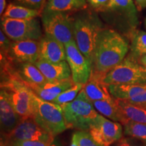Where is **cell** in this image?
<instances>
[{
	"instance_id": "obj_28",
	"label": "cell",
	"mask_w": 146,
	"mask_h": 146,
	"mask_svg": "<svg viewBox=\"0 0 146 146\" xmlns=\"http://www.w3.org/2000/svg\"><path fill=\"white\" fill-rule=\"evenodd\" d=\"M78 146H102L96 142L87 131H77Z\"/></svg>"
},
{
	"instance_id": "obj_12",
	"label": "cell",
	"mask_w": 146,
	"mask_h": 146,
	"mask_svg": "<svg viewBox=\"0 0 146 146\" xmlns=\"http://www.w3.org/2000/svg\"><path fill=\"white\" fill-rule=\"evenodd\" d=\"M12 62L35 64L40 59V41L26 40L12 41L8 56Z\"/></svg>"
},
{
	"instance_id": "obj_10",
	"label": "cell",
	"mask_w": 146,
	"mask_h": 146,
	"mask_svg": "<svg viewBox=\"0 0 146 146\" xmlns=\"http://www.w3.org/2000/svg\"><path fill=\"white\" fill-rule=\"evenodd\" d=\"M65 48L73 81L74 83L85 85L90 78L92 65L78 49L74 40L65 44Z\"/></svg>"
},
{
	"instance_id": "obj_29",
	"label": "cell",
	"mask_w": 146,
	"mask_h": 146,
	"mask_svg": "<svg viewBox=\"0 0 146 146\" xmlns=\"http://www.w3.org/2000/svg\"><path fill=\"white\" fill-rule=\"evenodd\" d=\"M46 0H15L14 3L23 5L32 10L39 11L44 8Z\"/></svg>"
},
{
	"instance_id": "obj_34",
	"label": "cell",
	"mask_w": 146,
	"mask_h": 146,
	"mask_svg": "<svg viewBox=\"0 0 146 146\" xmlns=\"http://www.w3.org/2000/svg\"><path fill=\"white\" fill-rule=\"evenodd\" d=\"M70 146H78V137H77V133H74L72 135V139H71V143Z\"/></svg>"
},
{
	"instance_id": "obj_8",
	"label": "cell",
	"mask_w": 146,
	"mask_h": 146,
	"mask_svg": "<svg viewBox=\"0 0 146 146\" xmlns=\"http://www.w3.org/2000/svg\"><path fill=\"white\" fill-rule=\"evenodd\" d=\"M1 29L12 41H40L43 36L41 24L36 18L22 20L2 17Z\"/></svg>"
},
{
	"instance_id": "obj_18",
	"label": "cell",
	"mask_w": 146,
	"mask_h": 146,
	"mask_svg": "<svg viewBox=\"0 0 146 146\" xmlns=\"http://www.w3.org/2000/svg\"><path fill=\"white\" fill-rule=\"evenodd\" d=\"M93 104L97 112L113 121L118 122L124 125L129 120L122 112L114 98L111 100H98V101L93 102Z\"/></svg>"
},
{
	"instance_id": "obj_16",
	"label": "cell",
	"mask_w": 146,
	"mask_h": 146,
	"mask_svg": "<svg viewBox=\"0 0 146 146\" xmlns=\"http://www.w3.org/2000/svg\"><path fill=\"white\" fill-rule=\"evenodd\" d=\"M106 74L92 71L90 78L84 85L83 89L87 98L91 102L98 100H111L114 97L110 93L108 86L104 82Z\"/></svg>"
},
{
	"instance_id": "obj_19",
	"label": "cell",
	"mask_w": 146,
	"mask_h": 146,
	"mask_svg": "<svg viewBox=\"0 0 146 146\" xmlns=\"http://www.w3.org/2000/svg\"><path fill=\"white\" fill-rule=\"evenodd\" d=\"M133 0H110L104 11L115 12L127 18L133 27L138 23L137 11Z\"/></svg>"
},
{
	"instance_id": "obj_21",
	"label": "cell",
	"mask_w": 146,
	"mask_h": 146,
	"mask_svg": "<svg viewBox=\"0 0 146 146\" xmlns=\"http://www.w3.org/2000/svg\"><path fill=\"white\" fill-rule=\"evenodd\" d=\"M108 89L116 99L129 100L146 93V85L112 84L108 85Z\"/></svg>"
},
{
	"instance_id": "obj_4",
	"label": "cell",
	"mask_w": 146,
	"mask_h": 146,
	"mask_svg": "<svg viewBox=\"0 0 146 146\" xmlns=\"http://www.w3.org/2000/svg\"><path fill=\"white\" fill-rule=\"evenodd\" d=\"M1 87L6 91L16 112L23 118H33L36 94L24 83L18 72L1 80Z\"/></svg>"
},
{
	"instance_id": "obj_24",
	"label": "cell",
	"mask_w": 146,
	"mask_h": 146,
	"mask_svg": "<svg viewBox=\"0 0 146 146\" xmlns=\"http://www.w3.org/2000/svg\"><path fill=\"white\" fill-rule=\"evenodd\" d=\"M41 12L39 11L32 10L23 5L11 3L7 6L2 17L22 20L33 19L39 16Z\"/></svg>"
},
{
	"instance_id": "obj_25",
	"label": "cell",
	"mask_w": 146,
	"mask_h": 146,
	"mask_svg": "<svg viewBox=\"0 0 146 146\" xmlns=\"http://www.w3.org/2000/svg\"><path fill=\"white\" fill-rule=\"evenodd\" d=\"M131 53L133 58L139 60L146 55V32L143 31H133L131 37Z\"/></svg>"
},
{
	"instance_id": "obj_11",
	"label": "cell",
	"mask_w": 146,
	"mask_h": 146,
	"mask_svg": "<svg viewBox=\"0 0 146 146\" xmlns=\"http://www.w3.org/2000/svg\"><path fill=\"white\" fill-rule=\"evenodd\" d=\"M89 133L100 145L111 146L122 138L123 128L120 123L110 120L98 114Z\"/></svg>"
},
{
	"instance_id": "obj_7",
	"label": "cell",
	"mask_w": 146,
	"mask_h": 146,
	"mask_svg": "<svg viewBox=\"0 0 146 146\" xmlns=\"http://www.w3.org/2000/svg\"><path fill=\"white\" fill-rule=\"evenodd\" d=\"M33 119L54 137L67 129L61 106L45 101L36 95Z\"/></svg>"
},
{
	"instance_id": "obj_17",
	"label": "cell",
	"mask_w": 146,
	"mask_h": 146,
	"mask_svg": "<svg viewBox=\"0 0 146 146\" xmlns=\"http://www.w3.org/2000/svg\"><path fill=\"white\" fill-rule=\"evenodd\" d=\"M72 78L58 81H47L42 85H27L41 99L52 102L60 94L74 85Z\"/></svg>"
},
{
	"instance_id": "obj_23",
	"label": "cell",
	"mask_w": 146,
	"mask_h": 146,
	"mask_svg": "<svg viewBox=\"0 0 146 146\" xmlns=\"http://www.w3.org/2000/svg\"><path fill=\"white\" fill-rule=\"evenodd\" d=\"M116 101L127 118L138 123L146 124V108L133 104L127 100L116 99Z\"/></svg>"
},
{
	"instance_id": "obj_1",
	"label": "cell",
	"mask_w": 146,
	"mask_h": 146,
	"mask_svg": "<svg viewBox=\"0 0 146 146\" xmlns=\"http://www.w3.org/2000/svg\"><path fill=\"white\" fill-rule=\"evenodd\" d=\"M129 48L128 41L120 33L104 28L97 39L92 71L106 74L127 57Z\"/></svg>"
},
{
	"instance_id": "obj_3",
	"label": "cell",
	"mask_w": 146,
	"mask_h": 146,
	"mask_svg": "<svg viewBox=\"0 0 146 146\" xmlns=\"http://www.w3.org/2000/svg\"><path fill=\"white\" fill-rule=\"evenodd\" d=\"M61 106L67 129L89 131L98 116L93 102L83 89L73 101Z\"/></svg>"
},
{
	"instance_id": "obj_27",
	"label": "cell",
	"mask_w": 146,
	"mask_h": 146,
	"mask_svg": "<svg viewBox=\"0 0 146 146\" xmlns=\"http://www.w3.org/2000/svg\"><path fill=\"white\" fill-rule=\"evenodd\" d=\"M83 85L75 83L72 87H70V88L65 90L62 94H60L52 102L60 106L71 102L77 97L78 94L83 89Z\"/></svg>"
},
{
	"instance_id": "obj_32",
	"label": "cell",
	"mask_w": 146,
	"mask_h": 146,
	"mask_svg": "<svg viewBox=\"0 0 146 146\" xmlns=\"http://www.w3.org/2000/svg\"><path fill=\"white\" fill-rule=\"evenodd\" d=\"M51 143L41 141H23L15 142L9 146H51Z\"/></svg>"
},
{
	"instance_id": "obj_35",
	"label": "cell",
	"mask_w": 146,
	"mask_h": 146,
	"mask_svg": "<svg viewBox=\"0 0 146 146\" xmlns=\"http://www.w3.org/2000/svg\"><path fill=\"white\" fill-rule=\"evenodd\" d=\"M135 1L139 10L146 8V0H135Z\"/></svg>"
},
{
	"instance_id": "obj_33",
	"label": "cell",
	"mask_w": 146,
	"mask_h": 146,
	"mask_svg": "<svg viewBox=\"0 0 146 146\" xmlns=\"http://www.w3.org/2000/svg\"><path fill=\"white\" fill-rule=\"evenodd\" d=\"M87 1L93 8L104 11L108 4L110 0H87Z\"/></svg>"
},
{
	"instance_id": "obj_14",
	"label": "cell",
	"mask_w": 146,
	"mask_h": 146,
	"mask_svg": "<svg viewBox=\"0 0 146 146\" xmlns=\"http://www.w3.org/2000/svg\"><path fill=\"white\" fill-rule=\"evenodd\" d=\"M35 64L48 81H58L72 78L71 70L66 60L52 62L40 59Z\"/></svg>"
},
{
	"instance_id": "obj_39",
	"label": "cell",
	"mask_w": 146,
	"mask_h": 146,
	"mask_svg": "<svg viewBox=\"0 0 146 146\" xmlns=\"http://www.w3.org/2000/svg\"><path fill=\"white\" fill-rule=\"evenodd\" d=\"M142 107V106H141ZM143 108H146V105L145 106H143Z\"/></svg>"
},
{
	"instance_id": "obj_38",
	"label": "cell",
	"mask_w": 146,
	"mask_h": 146,
	"mask_svg": "<svg viewBox=\"0 0 146 146\" xmlns=\"http://www.w3.org/2000/svg\"><path fill=\"white\" fill-rule=\"evenodd\" d=\"M145 28H146V18H145Z\"/></svg>"
},
{
	"instance_id": "obj_31",
	"label": "cell",
	"mask_w": 146,
	"mask_h": 146,
	"mask_svg": "<svg viewBox=\"0 0 146 146\" xmlns=\"http://www.w3.org/2000/svg\"><path fill=\"white\" fill-rule=\"evenodd\" d=\"M112 146H144L141 141L133 137H122Z\"/></svg>"
},
{
	"instance_id": "obj_40",
	"label": "cell",
	"mask_w": 146,
	"mask_h": 146,
	"mask_svg": "<svg viewBox=\"0 0 146 146\" xmlns=\"http://www.w3.org/2000/svg\"><path fill=\"white\" fill-rule=\"evenodd\" d=\"M145 146H146V141H145Z\"/></svg>"
},
{
	"instance_id": "obj_2",
	"label": "cell",
	"mask_w": 146,
	"mask_h": 146,
	"mask_svg": "<svg viewBox=\"0 0 146 146\" xmlns=\"http://www.w3.org/2000/svg\"><path fill=\"white\" fill-rule=\"evenodd\" d=\"M103 29L101 20L94 11L85 9L74 17V40L91 65L98 36Z\"/></svg>"
},
{
	"instance_id": "obj_20",
	"label": "cell",
	"mask_w": 146,
	"mask_h": 146,
	"mask_svg": "<svg viewBox=\"0 0 146 146\" xmlns=\"http://www.w3.org/2000/svg\"><path fill=\"white\" fill-rule=\"evenodd\" d=\"M17 72L27 85H42L48 81L35 64H19Z\"/></svg>"
},
{
	"instance_id": "obj_6",
	"label": "cell",
	"mask_w": 146,
	"mask_h": 146,
	"mask_svg": "<svg viewBox=\"0 0 146 146\" xmlns=\"http://www.w3.org/2000/svg\"><path fill=\"white\" fill-rule=\"evenodd\" d=\"M41 23L46 35L64 45L74 40V17L68 12L43 10Z\"/></svg>"
},
{
	"instance_id": "obj_26",
	"label": "cell",
	"mask_w": 146,
	"mask_h": 146,
	"mask_svg": "<svg viewBox=\"0 0 146 146\" xmlns=\"http://www.w3.org/2000/svg\"><path fill=\"white\" fill-rule=\"evenodd\" d=\"M124 133L126 135L146 141V124L129 120L124 125Z\"/></svg>"
},
{
	"instance_id": "obj_30",
	"label": "cell",
	"mask_w": 146,
	"mask_h": 146,
	"mask_svg": "<svg viewBox=\"0 0 146 146\" xmlns=\"http://www.w3.org/2000/svg\"><path fill=\"white\" fill-rule=\"evenodd\" d=\"M12 42L11 39L7 36L3 31H0V47H1V55L6 57L10 50Z\"/></svg>"
},
{
	"instance_id": "obj_15",
	"label": "cell",
	"mask_w": 146,
	"mask_h": 146,
	"mask_svg": "<svg viewBox=\"0 0 146 146\" xmlns=\"http://www.w3.org/2000/svg\"><path fill=\"white\" fill-rule=\"evenodd\" d=\"M40 58L52 62L66 60L65 45L45 35L40 40Z\"/></svg>"
},
{
	"instance_id": "obj_22",
	"label": "cell",
	"mask_w": 146,
	"mask_h": 146,
	"mask_svg": "<svg viewBox=\"0 0 146 146\" xmlns=\"http://www.w3.org/2000/svg\"><path fill=\"white\" fill-rule=\"evenodd\" d=\"M87 7V0H47L43 10L69 13L83 10Z\"/></svg>"
},
{
	"instance_id": "obj_13",
	"label": "cell",
	"mask_w": 146,
	"mask_h": 146,
	"mask_svg": "<svg viewBox=\"0 0 146 146\" xmlns=\"http://www.w3.org/2000/svg\"><path fill=\"white\" fill-rule=\"evenodd\" d=\"M23 119L12 106L8 93L1 89L0 93V122L3 137H8Z\"/></svg>"
},
{
	"instance_id": "obj_37",
	"label": "cell",
	"mask_w": 146,
	"mask_h": 146,
	"mask_svg": "<svg viewBox=\"0 0 146 146\" xmlns=\"http://www.w3.org/2000/svg\"><path fill=\"white\" fill-rule=\"evenodd\" d=\"M139 62L142 64H143L144 66H146V55L142 56V57L140 58Z\"/></svg>"
},
{
	"instance_id": "obj_36",
	"label": "cell",
	"mask_w": 146,
	"mask_h": 146,
	"mask_svg": "<svg viewBox=\"0 0 146 146\" xmlns=\"http://www.w3.org/2000/svg\"><path fill=\"white\" fill-rule=\"evenodd\" d=\"M5 6H6V2L5 0H0V15L3 16L5 12Z\"/></svg>"
},
{
	"instance_id": "obj_9",
	"label": "cell",
	"mask_w": 146,
	"mask_h": 146,
	"mask_svg": "<svg viewBox=\"0 0 146 146\" xmlns=\"http://www.w3.org/2000/svg\"><path fill=\"white\" fill-rule=\"evenodd\" d=\"M54 137L43 129L33 118H23L5 140L1 139L9 146L15 142L23 141H41L52 143Z\"/></svg>"
},
{
	"instance_id": "obj_5",
	"label": "cell",
	"mask_w": 146,
	"mask_h": 146,
	"mask_svg": "<svg viewBox=\"0 0 146 146\" xmlns=\"http://www.w3.org/2000/svg\"><path fill=\"white\" fill-rule=\"evenodd\" d=\"M103 81L108 86L112 84L146 85V66L129 55L106 74Z\"/></svg>"
}]
</instances>
